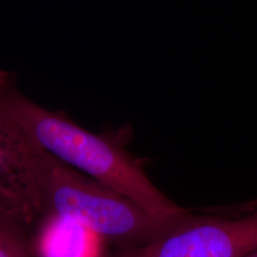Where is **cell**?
Wrapping results in <instances>:
<instances>
[{
    "instance_id": "obj_7",
    "label": "cell",
    "mask_w": 257,
    "mask_h": 257,
    "mask_svg": "<svg viewBox=\"0 0 257 257\" xmlns=\"http://www.w3.org/2000/svg\"><path fill=\"white\" fill-rule=\"evenodd\" d=\"M244 257H257V248L256 249H254L253 251L249 252L248 254H247V255H245V256Z\"/></svg>"
},
{
    "instance_id": "obj_2",
    "label": "cell",
    "mask_w": 257,
    "mask_h": 257,
    "mask_svg": "<svg viewBox=\"0 0 257 257\" xmlns=\"http://www.w3.org/2000/svg\"><path fill=\"white\" fill-rule=\"evenodd\" d=\"M42 185L45 213L74 221L99 238L120 243L125 248L164 236L192 211L174 218L153 216L46 152Z\"/></svg>"
},
{
    "instance_id": "obj_4",
    "label": "cell",
    "mask_w": 257,
    "mask_h": 257,
    "mask_svg": "<svg viewBox=\"0 0 257 257\" xmlns=\"http://www.w3.org/2000/svg\"><path fill=\"white\" fill-rule=\"evenodd\" d=\"M44 157L0 104V222L23 229L45 213Z\"/></svg>"
},
{
    "instance_id": "obj_1",
    "label": "cell",
    "mask_w": 257,
    "mask_h": 257,
    "mask_svg": "<svg viewBox=\"0 0 257 257\" xmlns=\"http://www.w3.org/2000/svg\"><path fill=\"white\" fill-rule=\"evenodd\" d=\"M0 104L43 151L136 203L149 214L174 218L189 211L156 187L124 145L91 133L63 113L47 110L32 101L2 73Z\"/></svg>"
},
{
    "instance_id": "obj_6",
    "label": "cell",
    "mask_w": 257,
    "mask_h": 257,
    "mask_svg": "<svg viewBox=\"0 0 257 257\" xmlns=\"http://www.w3.org/2000/svg\"><path fill=\"white\" fill-rule=\"evenodd\" d=\"M22 228L0 222V257H31L34 250Z\"/></svg>"
},
{
    "instance_id": "obj_5",
    "label": "cell",
    "mask_w": 257,
    "mask_h": 257,
    "mask_svg": "<svg viewBox=\"0 0 257 257\" xmlns=\"http://www.w3.org/2000/svg\"><path fill=\"white\" fill-rule=\"evenodd\" d=\"M100 238L74 221L49 214L37 242L39 257H97Z\"/></svg>"
},
{
    "instance_id": "obj_3",
    "label": "cell",
    "mask_w": 257,
    "mask_h": 257,
    "mask_svg": "<svg viewBox=\"0 0 257 257\" xmlns=\"http://www.w3.org/2000/svg\"><path fill=\"white\" fill-rule=\"evenodd\" d=\"M257 248V200L191 212L164 236L114 257H244Z\"/></svg>"
}]
</instances>
